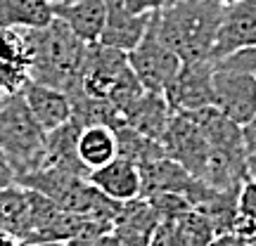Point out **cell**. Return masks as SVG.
I'll return each mask as SVG.
<instances>
[{"instance_id": "cell-30", "label": "cell", "mask_w": 256, "mask_h": 246, "mask_svg": "<svg viewBox=\"0 0 256 246\" xmlns=\"http://www.w3.org/2000/svg\"><path fill=\"white\" fill-rule=\"evenodd\" d=\"M26 246H69V242H34V244H26Z\"/></svg>"}, {"instance_id": "cell-1", "label": "cell", "mask_w": 256, "mask_h": 246, "mask_svg": "<svg viewBox=\"0 0 256 246\" xmlns=\"http://www.w3.org/2000/svg\"><path fill=\"white\" fill-rule=\"evenodd\" d=\"M26 38L31 47V81L66 92L69 100L81 95L88 43L57 17L43 28H28Z\"/></svg>"}, {"instance_id": "cell-12", "label": "cell", "mask_w": 256, "mask_h": 246, "mask_svg": "<svg viewBox=\"0 0 256 246\" xmlns=\"http://www.w3.org/2000/svg\"><path fill=\"white\" fill-rule=\"evenodd\" d=\"M88 183L100 190L104 197H110L112 201H133L140 197L142 192V178H140V168L128 159L116 156L114 161H110L107 166H102L98 171L88 173Z\"/></svg>"}, {"instance_id": "cell-11", "label": "cell", "mask_w": 256, "mask_h": 246, "mask_svg": "<svg viewBox=\"0 0 256 246\" xmlns=\"http://www.w3.org/2000/svg\"><path fill=\"white\" fill-rule=\"evenodd\" d=\"M104 5H107V19H104L100 43L121 52H130L145 38L150 28V17L130 12L124 0H104Z\"/></svg>"}, {"instance_id": "cell-22", "label": "cell", "mask_w": 256, "mask_h": 246, "mask_svg": "<svg viewBox=\"0 0 256 246\" xmlns=\"http://www.w3.org/2000/svg\"><path fill=\"white\" fill-rule=\"evenodd\" d=\"M150 201V206L156 211L159 220H168V218H180L188 211H192L190 201L185 199L183 194H176V192H154L150 197H142Z\"/></svg>"}, {"instance_id": "cell-6", "label": "cell", "mask_w": 256, "mask_h": 246, "mask_svg": "<svg viewBox=\"0 0 256 246\" xmlns=\"http://www.w3.org/2000/svg\"><path fill=\"white\" fill-rule=\"evenodd\" d=\"M211 107L223 116L244 126L256 114V78L244 71L214 64V100Z\"/></svg>"}, {"instance_id": "cell-28", "label": "cell", "mask_w": 256, "mask_h": 246, "mask_svg": "<svg viewBox=\"0 0 256 246\" xmlns=\"http://www.w3.org/2000/svg\"><path fill=\"white\" fill-rule=\"evenodd\" d=\"M209 246H249V242H244V239H240L238 235H218V237H214V242H211Z\"/></svg>"}, {"instance_id": "cell-3", "label": "cell", "mask_w": 256, "mask_h": 246, "mask_svg": "<svg viewBox=\"0 0 256 246\" xmlns=\"http://www.w3.org/2000/svg\"><path fill=\"white\" fill-rule=\"evenodd\" d=\"M46 142L48 133L34 119L22 92L0 102V149L12 164L17 183L43 166Z\"/></svg>"}, {"instance_id": "cell-27", "label": "cell", "mask_w": 256, "mask_h": 246, "mask_svg": "<svg viewBox=\"0 0 256 246\" xmlns=\"http://www.w3.org/2000/svg\"><path fill=\"white\" fill-rule=\"evenodd\" d=\"M10 185H17V175L12 171V164L8 161L5 152L0 149V190H2V187H10Z\"/></svg>"}, {"instance_id": "cell-29", "label": "cell", "mask_w": 256, "mask_h": 246, "mask_svg": "<svg viewBox=\"0 0 256 246\" xmlns=\"http://www.w3.org/2000/svg\"><path fill=\"white\" fill-rule=\"evenodd\" d=\"M0 246H26V242L19 235H14V232L0 228Z\"/></svg>"}, {"instance_id": "cell-15", "label": "cell", "mask_w": 256, "mask_h": 246, "mask_svg": "<svg viewBox=\"0 0 256 246\" xmlns=\"http://www.w3.org/2000/svg\"><path fill=\"white\" fill-rule=\"evenodd\" d=\"M156 225H159L156 211L150 206L147 199L138 197L133 201L121 204L114 218V235L124 246H150Z\"/></svg>"}, {"instance_id": "cell-4", "label": "cell", "mask_w": 256, "mask_h": 246, "mask_svg": "<svg viewBox=\"0 0 256 246\" xmlns=\"http://www.w3.org/2000/svg\"><path fill=\"white\" fill-rule=\"evenodd\" d=\"M81 90L88 97L110 100L119 111L136 102L145 88L140 85L128 64V52L107 47L102 43H90L83 64Z\"/></svg>"}, {"instance_id": "cell-31", "label": "cell", "mask_w": 256, "mask_h": 246, "mask_svg": "<svg viewBox=\"0 0 256 246\" xmlns=\"http://www.w3.org/2000/svg\"><path fill=\"white\" fill-rule=\"evenodd\" d=\"M249 178H254L256 180V164L254 161H249Z\"/></svg>"}, {"instance_id": "cell-24", "label": "cell", "mask_w": 256, "mask_h": 246, "mask_svg": "<svg viewBox=\"0 0 256 246\" xmlns=\"http://www.w3.org/2000/svg\"><path fill=\"white\" fill-rule=\"evenodd\" d=\"M124 2H126V7L130 9V12L152 17V14H159V12H164V9L174 7L176 2H180V0H124Z\"/></svg>"}, {"instance_id": "cell-7", "label": "cell", "mask_w": 256, "mask_h": 246, "mask_svg": "<svg viewBox=\"0 0 256 246\" xmlns=\"http://www.w3.org/2000/svg\"><path fill=\"white\" fill-rule=\"evenodd\" d=\"M164 97L174 114L200 111L214 100V62H183Z\"/></svg>"}, {"instance_id": "cell-14", "label": "cell", "mask_w": 256, "mask_h": 246, "mask_svg": "<svg viewBox=\"0 0 256 246\" xmlns=\"http://www.w3.org/2000/svg\"><path fill=\"white\" fill-rule=\"evenodd\" d=\"M22 95H24V102H26V107L31 109L34 119L43 126L46 133L64 126L66 121H72L74 107L66 92L57 90V88H50V85H43V83L28 81L24 85Z\"/></svg>"}, {"instance_id": "cell-19", "label": "cell", "mask_w": 256, "mask_h": 246, "mask_svg": "<svg viewBox=\"0 0 256 246\" xmlns=\"http://www.w3.org/2000/svg\"><path fill=\"white\" fill-rule=\"evenodd\" d=\"M0 228L28 242L34 228H31V192L26 187L10 185L0 190Z\"/></svg>"}, {"instance_id": "cell-13", "label": "cell", "mask_w": 256, "mask_h": 246, "mask_svg": "<svg viewBox=\"0 0 256 246\" xmlns=\"http://www.w3.org/2000/svg\"><path fill=\"white\" fill-rule=\"evenodd\" d=\"M121 116H124V123L130 126L133 130H138L140 135L162 142L166 128L171 123L174 111H171V107H168V102H166L162 92L145 90L136 102H130L126 109L121 111Z\"/></svg>"}, {"instance_id": "cell-32", "label": "cell", "mask_w": 256, "mask_h": 246, "mask_svg": "<svg viewBox=\"0 0 256 246\" xmlns=\"http://www.w3.org/2000/svg\"><path fill=\"white\" fill-rule=\"evenodd\" d=\"M223 7H230V5H235V2H240V0H218Z\"/></svg>"}, {"instance_id": "cell-26", "label": "cell", "mask_w": 256, "mask_h": 246, "mask_svg": "<svg viewBox=\"0 0 256 246\" xmlns=\"http://www.w3.org/2000/svg\"><path fill=\"white\" fill-rule=\"evenodd\" d=\"M242 142H244V149L249 156L256 154V114L242 126Z\"/></svg>"}, {"instance_id": "cell-9", "label": "cell", "mask_w": 256, "mask_h": 246, "mask_svg": "<svg viewBox=\"0 0 256 246\" xmlns=\"http://www.w3.org/2000/svg\"><path fill=\"white\" fill-rule=\"evenodd\" d=\"M31 81V47L26 31L0 26V102L24 90Z\"/></svg>"}, {"instance_id": "cell-16", "label": "cell", "mask_w": 256, "mask_h": 246, "mask_svg": "<svg viewBox=\"0 0 256 246\" xmlns=\"http://www.w3.org/2000/svg\"><path fill=\"white\" fill-rule=\"evenodd\" d=\"M55 17L64 21L83 43H100L107 5L104 0H64L55 5Z\"/></svg>"}, {"instance_id": "cell-34", "label": "cell", "mask_w": 256, "mask_h": 246, "mask_svg": "<svg viewBox=\"0 0 256 246\" xmlns=\"http://www.w3.org/2000/svg\"><path fill=\"white\" fill-rule=\"evenodd\" d=\"M249 161H254V164H256V154H252V156H249Z\"/></svg>"}, {"instance_id": "cell-25", "label": "cell", "mask_w": 256, "mask_h": 246, "mask_svg": "<svg viewBox=\"0 0 256 246\" xmlns=\"http://www.w3.org/2000/svg\"><path fill=\"white\" fill-rule=\"evenodd\" d=\"M238 206H240V211H242V213H247L249 218L256 220V180H254V178H249L247 183L242 185Z\"/></svg>"}, {"instance_id": "cell-33", "label": "cell", "mask_w": 256, "mask_h": 246, "mask_svg": "<svg viewBox=\"0 0 256 246\" xmlns=\"http://www.w3.org/2000/svg\"><path fill=\"white\" fill-rule=\"evenodd\" d=\"M48 2H52V5H57V2H64V0H48Z\"/></svg>"}, {"instance_id": "cell-2", "label": "cell", "mask_w": 256, "mask_h": 246, "mask_svg": "<svg viewBox=\"0 0 256 246\" xmlns=\"http://www.w3.org/2000/svg\"><path fill=\"white\" fill-rule=\"evenodd\" d=\"M218 0H180L174 7L152 14V28L180 62H211L214 43L223 19Z\"/></svg>"}, {"instance_id": "cell-17", "label": "cell", "mask_w": 256, "mask_h": 246, "mask_svg": "<svg viewBox=\"0 0 256 246\" xmlns=\"http://www.w3.org/2000/svg\"><path fill=\"white\" fill-rule=\"evenodd\" d=\"M81 130L83 128L74 119L66 121L64 126L55 128V130H50L46 142V161H43V166L62 168V171L88 178L90 171L78 159V137H81Z\"/></svg>"}, {"instance_id": "cell-21", "label": "cell", "mask_w": 256, "mask_h": 246, "mask_svg": "<svg viewBox=\"0 0 256 246\" xmlns=\"http://www.w3.org/2000/svg\"><path fill=\"white\" fill-rule=\"evenodd\" d=\"M114 133H116L119 156L121 159L133 161L138 168H140V166H145V164H150V161H154V159H159V156H166L162 142L140 135L138 130H133V128L126 126V123H121L119 128H114Z\"/></svg>"}, {"instance_id": "cell-5", "label": "cell", "mask_w": 256, "mask_h": 246, "mask_svg": "<svg viewBox=\"0 0 256 246\" xmlns=\"http://www.w3.org/2000/svg\"><path fill=\"white\" fill-rule=\"evenodd\" d=\"M128 64L145 90L162 92V95L168 88V83L176 78L178 69L183 66L180 57L159 40V36L152 28V21H150L145 38L128 52Z\"/></svg>"}, {"instance_id": "cell-8", "label": "cell", "mask_w": 256, "mask_h": 246, "mask_svg": "<svg viewBox=\"0 0 256 246\" xmlns=\"http://www.w3.org/2000/svg\"><path fill=\"white\" fill-rule=\"evenodd\" d=\"M162 147H164V154L183 166L190 175L194 178L202 175V168L209 156V142L204 140L200 126L194 123L190 114L180 111L171 116V123L162 137Z\"/></svg>"}, {"instance_id": "cell-18", "label": "cell", "mask_w": 256, "mask_h": 246, "mask_svg": "<svg viewBox=\"0 0 256 246\" xmlns=\"http://www.w3.org/2000/svg\"><path fill=\"white\" fill-rule=\"evenodd\" d=\"M55 19V5L48 0H0L2 28H43Z\"/></svg>"}, {"instance_id": "cell-20", "label": "cell", "mask_w": 256, "mask_h": 246, "mask_svg": "<svg viewBox=\"0 0 256 246\" xmlns=\"http://www.w3.org/2000/svg\"><path fill=\"white\" fill-rule=\"evenodd\" d=\"M119 156L116 133L110 126H88L78 137V159L88 171H98Z\"/></svg>"}, {"instance_id": "cell-10", "label": "cell", "mask_w": 256, "mask_h": 246, "mask_svg": "<svg viewBox=\"0 0 256 246\" xmlns=\"http://www.w3.org/2000/svg\"><path fill=\"white\" fill-rule=\"evenodd\" d=\"M256 45V0H240L223 9L211 62L216 64L240 50Z\"/></svg>"}, {"instance_id": "cell-23", "label": "cell", "mask_w": 256, "mask_h": 246, "mask_svg": "<svg viewBox=\"0 0 256 246\" xmlns=\"http://www.w3.org/2000/svg\"><path fill=\"white\" fill-rule=\"evenodd\" d=\"M216 64H218V66L235 69V71H244L256 78V45L247 47V50H240V52L226 57V59H220V62H216Z\"/></svg>"}]
</instances>
